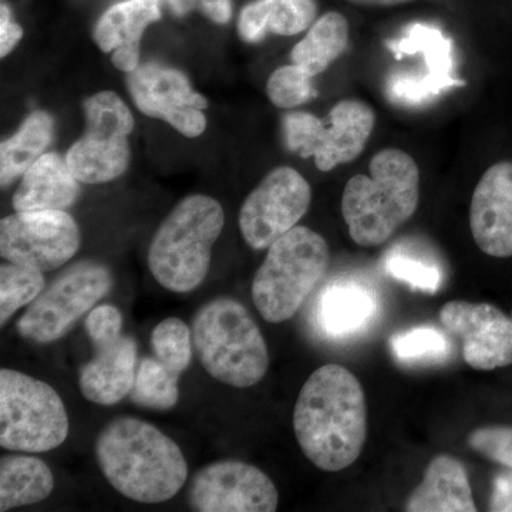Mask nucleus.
<instances>
[{"label": "nucleus", "mask_w": 512, "mask_h": 512, "mask_svg": "<svg viewBox=\"0 0 512 512\" xmlns=\"http://www.w3.org/2000/svg\"><path fill=\"white\" fill-rule=\"evenodd\" d=\"M302 453L320 470H345L367 439V406L359 379L346 367L325 365L309 376L293 410Z\"/></svg>", "instance_id": "1"}, {"label": "nucleus", "mask_w": 512, "mask_h": 512, "mask_svg": "<svg viewBox=\"0 0 512 512\" xmlns=\"http://www.w3.org/2000/svg\"><path fill=\"white\" fill-rule=\"evenodd\" d=\"M94 456L111 487L137 503L171 500L188 477L187 461L177 443L136 417L110 421L94 441Z\"/></svg>", "instance_id": "2"}, {"label": "nucleus", "mask_w": 512, "mask_h": 512, "mask_svg": "<svg viewBox=\"0 0 512 512\" xmlns=\"http://www.w3.org/2000/svg\"><path fill=\"white\" fill-rule=\"evenodd\" d=\"M369 171L350 178L342 197L350 238L366 248L389 241L413 217L420 200L419 165L406 151L380 150Z\"/></svg>", "instance_id": "3"}, {"label": "nucleus", "mask_w": 512, "mask_h": 512, "mask_svg": "<svg viewBox=\"0 0 512 512\" xmlns=\"http://www.w3.org/2000/svg\"><path fill=\"white\" fill-rule=\"evenodd\" d=\"M224 224V208L215 198L197 194L178 202L148 249V268L158 284L177 293L197 289L210 271Z\"/></svg>", "instance_id": "4"}, {"label": "nucleus", "mask_w": 512, "mask_h": 512, "mask_svg": "<svg viewBox=\"0 0 512 512\" xmlns=\"http://www.w3.org/2000/svg\"><path fill=\"white\" fill-rule=\"evenodd\" d=\"M192 343L208 375L228 386L247 389L264 379L268 346L248 309L237 299H212L194 316Z\"/></svg>", "instance_id": "5"}, {"label": "nucleus", "mask_w": 512, "mask_h": 512, "mask_svg": "<svg viewBox=\"0 0 512 512\" xmlns=\"http://www.w3.org/2000/svg\"><path fill=\"white\" fill-rule=\"evenodd\" d=\"M326 239L308 227L292 228L268 248L252 282V299L269 323L295 316L329 266Z\"/></svg>", "instance_id": "6"}, {"label": "nucleus", "mask_w": 512, "mask_h": 512, "mask_svg": "<svg viewBox=\"0 0 512 512\" xmlns=\"http://www.w3.org/2000/svg\"><path fill=\"white\" fill-rule=\"evenodd\" d=\"M69 416L59 393L18 370H0V446L46 453L69 436Z\"/></svg>", "instance_id": "7"}, {"label": "nucleus", "mask_w": 512, "mask_h": 512, "mask_svg": "<svg viewBox=\"0 0 512 512\" xmlns=\"http://www.w3.org/2000/svg\"><path fill=\"white\" fill-rule=\"evenodd\" d=\"M375 124V110L369 104L348 99L336 103L326 120L306 111L285 114L282 133L291 153L315 158L318 170L329 173L363 153Z\"/></svg>", "instance_id": "8"}, {"label": "nucleus", "mask_w": 512, "mask_h": 512, "mask_svg": "<svg viewBox=\"0 0 512 512\" xmlns=\"http://www.w3.org/2000/svg\"><path fill=\"white\" fill-rule=\"evenodd\" d=\"M83 110L86 130L67 151V164L80 183H110L130 165L133 114L114 92L93 94L84 101Z\"/></svg>", "instance_id": "9"}, {"label": "nucleus", "mask_w": 512, "mask_h": 512, "mask_svg": "<svg viewBox=\"0 0 512 512\" xmlns=\"http://www.w3.org/2000/svg\"><path fill=\"white\" fill-rule=\"evenodd\" d=\"M111 288L113 275L106 265L82 261L69 266L30 303L18 322L20 336L36 343L62 339Z\"/></svg>", "instance_id": "10"}, {"label": "nucleus", "mask_w": 512, "mask_h": 512, "mask_svg": "<svg viewBox=\"0 0 512 512\" xmlns=\"http://www.w3.org/2000/svg\"><path fill=\"white\" fill-rule=\"evenodd\" d=\"M82 234L66 211H16L0 222V254L13 264L47 272L79 252Z\"/></svg>", "instance_id": "11"}, {"label": "nucleus", "mask_w": 512, "mask_h": 512, "mask_svg": "<svg viewBox=\"0 0 512 512\" xmlns=\"http://www.w3.org/2000/svg\"><path fill=\"white\" fill-rule=\"evenodd\" d=\"M312 188L292 167H278L265 175L245 198L239 212V229L249 247L268 249L305 217Z\"/></svg>", "instance_id": "12"}, {"label": "nucleus", "mask_w": 512, "mask_h": 512, "mask_svg": "<svg viewBox=\"0 0 512 512\" xmlns=\"http://www.w3.org/2000/svg\"><path fill=\"white\" fill-rule=\"evenodd\" d=\"M127 84L141 113L165 121L184 137H200L207 128L208 100L192 89L180 70L161 63L140 64L128 74Z\"/></svg>", "instance_id": "13"}, {"label": "nucleus", "mask_w": 512, "mask_h": 512, "mask_svg": "<svg viewBox=\"0 0 512 512\" xmlns=\"http://www.w3.org/2000/svg\"><path fill=\"white\" fill-rule=\"evenodd\" d=\"M188 503L198 512H274L279 493L264 471L244 461L225 460L197 471Z\"/></svg>", "instance_id": "14"}, {"label": "nucleus", "mask_w": 512, "mask_h": 512, "mask_svg": "<svg viewBox=\"0 0 512 512\" xmlns=\"http://www.w3.org/2000/svg\"><path fill=\"white\" fill-rule=\"evenodd\" d=\"M439 318L461 340L468 366L490 372L512 365V319L497 306L451 301L440 309Z\"/></svg>", "instance_id": "15"}, {"label": "nucleus", "mask_w": 512, "mask_h": 512, "mask_svg": "<svg viewBox=\"0 0 512 512\" xmlns=\"http://www.w3.org/2000/svg\"><path fill=\"white\" fill-rule=\"evenodd\" d=\"M470 228L484 254L512 256V161L491 165L478 181L471 198Z\"/></svg>", "instance_id": "16"}, {"label": "nucleus", "mask_w": 512, "mask_h": 512, "mask_svg": "<svg viewBox=\"0 0 512 512\" xmlns=\"http://www.w3.org/2000/svg\"><path fill=\"white\" fill-rule=\"evenodd\" d=\"M389 47L397 57L421 53L426 62L424 79L389 97L393 103L420 106L436 99L444 90L463 86L453 74V42L440 29L414 23L404 30L400 39L389 42Z\"/></svg>", "instance_id": "17"}, {"label": "nucleus", "mask_w": 512, "mask_h": 512, "mask_svg": "<svg viewBox=\"0 0 512 512\" xmlns=\"http://www.w3.org/2000/svg\"><path fill=\"white\" fill-rule=\"evenodd\" d=\"M161 19L160 0H124L111 6L97 20L94 42L111 53L120 72L130 74L140 66V45L148 26Z\"/></svg>", "instance_id": "18"}, {"label": "nucleus", "mask_w": 512, "mask_h": 512, "mask_svg": "<svg viewBox=\"0 0 512 512\" xmlns=\"http://www.w3.org/2000/svg\"><path fill=\"white\" fill-rule=\"evenodd\" d=\"M94 356L80 370V390L89 402L113 406L131 393L137 372V343L121 335L93 345Z\"/></svg>", "instance_id": "19"}, {"label": "nucleus", "mask_w": 512, "mask_h": 512, "mask_svg": "<svg viewBox=\"0 0 512 512\" xmlns=\"http://www.w3.org/2000/svg\"><path fill=\"white\" fill-rule=\"evenodd\" d=\"M80 181L66 158L45 153L20 178L13 197L15 211H66L79 197Z\"/></svg>", "instance_id": "20"}, {"label": "nucleus", "mask_w": 512, "mask_h": 512, "mask_svg": "<svg viewBox=\"0 0 512 512\" xmlns=\"http://www.w3.org/2000/svg\"><path fill=\"white\" fill-rule=\"evenodd\" d=\"M409 512H476L466 467L457 458L437 456L431 460L423 481L407 500Z\"/></svg>", "instance_id": "21"}, {"label": "nucleus", "mask_w": 512, "mask_h": 512, "mask_svg": "<svg viewBox=\"0 0 512 512\" xmlns=\"http://www.w3.org/2000/svg\"><path fill=\"white\" fill-rule=\"evenodd\" d=\"M379 308L375 293L356 282H335L323 289L316 306V322L332 338H348L372 323Z\"/></svg>", "instance_id": "22"}, {"label": "nucleus", "mask_w": 512, "mask_h": 512, "mask_svg": "<svg viewBox=\"0 0 512 512\" xmlns=\"http://www.w3.org/2000/svg\"><path fill=\"white\" fill-rule=\"evenodd\" d=\"M316 15V0H254L239 13V37L258 43L268 35L296 36L311 28Z\"/></svg>", "instance_id": "23"}, {"label": "nucleus", "mask_w": 512, "mask_h": 512, "mask_svg": "<svg viewBox=\"0 0 512 512\" xmlns=\"http://www.w3.org/2000/svg\"><path fill=\"white\" fill-rule=\"evenodd\" d=\"M53 488L52 470L40 458L16 454L0 460V511L42 503Z\"/></svg>", "instance_id": "24"}, {"label": "nucleus", "mask_w": 512, "mask_h": 512, "mask_svg": "<svg viewBox=\"0 0 512 512\" xmlns=\"http://www.w3.org/2000/svg\"><path fill=\"white\" fill-rule=\"evenodd\" d=\"M53 117L35 111L23 121L12 137L0 144V183L8 187L46 153L53 140Z\"/></svg>", "instance_id": "25"}, {"label": "nucleus", "mask_w": 512, "mask_h": 512, "mask_svg": "<svg viewBox=\"0 0 512 512\" xmlns=\"http://www.w3.org/2000/svg\"><path fill=\"white\" fill-rule=\"evenodd\" d=\"M349 22L338 12H328L315 20L301 42L293 46L291 60L312 77L335 63L349 46Z\"/></svg>", "instance_id": "26"}, {"label": "nucleus", "mask_w": 512, "mask_h": 512, "mask_svg": "<svg viewBox=\"0 0 512 512\" xmlns=\"http://www.w3.org/2000/svg\"><path fill=\"white\" fill-rule=\"evenodd\" d=\"M180 375L156 356H147L137 367L131 400L137 406L153 410H170L180 399Z\"/></svg>", "instance_id": "27"}, {"label": "nucleus", "mask_w": 512, "mask_h": 512, "mask_svg": "<svg viewBox=\"0 0 512 512\" xmlns=\"http://www.w3.org/2000/svg\"><path fill=\"white\" fill-rule=\"evenodd\" d=\"M45 289L42 271L6 261L0 266V323L6 325L20 308L30 305Z\"/></svg>", "instance_id": "28"}, {"label": "nucleus", "mask_w": 512, "mask_h": 512, "mask_svg": "<svg viewBox=\"0 0 512 512\" xmlns=\"http://www.w3.org/2000/svg\"><path fill=\"white\" fill-rule=\"evenodd\" d=\"M393 356L403 363H436L450 356V342L433 326H419L390 339Z\"/></svg>", "instance_id": "29"}, {"label": "nucleus", "mask_w": 512, "mask_h": 512, "mask_svg": "<svg viewBox=\"0 0 512 512\" xmlns=\"http://www.w3.org/2000/svg\"><path fill=\"white\" fill-rule=\"evenodd\" d=\"M192 346L191 329L178 318L164 319L151 335L154 356L180 376L191 365Z\"/></svg>", "instance_id": "30"}, {"label": "nucleus", "mask_w": 512, "mask_h": 512, "mask_svg": "<svg viewBox=\"0 0 512 512\" xmlns=\"http://www.w3.org/2000/svg\"><path fill=\"white\" fill-rule=\"evenodd\" d=\"M313 79L296 64H286L269 76L266 96L279 109H295L318 97Z\"/></svg>", "instance_id": "31"}, {"label": "nucleus", "mask_w": 512, "mask_h": 512, "mask_svg": "<svg viewBox=\"0 0 512 512\" xmlns=\"http://www.w3.org/2000/svg\"><path fill=\"white\" fill-rule=\"evenodd\" d=\"M384 269L394 279L406 282L416 291L434 293L439 291L443 282L439 266L402 252L387 255Z\"/></svg>", "instance_id": "32"}, {"label": "nucleus", "mask_w": 512, "mask_h": 512, "mask_svg": "<svg viewBox=\"0 0 512 512\" xmlns=\"http://www.w3.org/2000/svg\"><path fill=\"white\" fill-rule=\"evenodd\" d=\"M468 444L484 457L512 468V427H481L470 434Z\"/></svg>", "instance_id": "33"}, {"label": "nucleus", "mask_w": 512, "mask_h": 512, "mask_svg": "<svg viewBox=\"0 0 512 512\" xmlns=\"http://www.w3.org/2000/svg\"><path fill=\"white\" fill-rule=\"evenodd\" d=\"M123 316L113 305H99L90 311L86 319V330L93 345L109 342L123 335Z\"/></svg>", "instance_id": "34"}, {"label": "nucleus", "mask_w": 512, "mask_h": 512, "mask_svg": "<svg viewBox=\"0 0 512 512\" xmlns=\"http://www.w3.org/2000/svg\"><path fill=\"white\" fill-rule=\"evenodd\" d=\"M167 5L174 15L198 12L217 25H227L232 18L231 0H167Z\"/></svg>", "instance_id": "35"}, {"label": "nucleus", "mask_w": 512, "mask_h": 512, "mask_svg": "<svg viewBox=\"0 0 512 512\" xmlns=\"http://www.w3.org/2000/svg\"><path fill=\"white\" fill-rule=\"evenodd\" d=\"M23 37L22 26L13 20L9 6H0V56L6 57L18 46Z\"/></svg>", "instance_id": "36"}, {"label": "nucleus", "mask_w": 512, "mask_h": 512, "mask_svg": "<svg viewBox=\"0 0 512 512\" xmlns=\"http://www.w3.org/2000/svg\"><path fill=\"white\" fill-rule=\"evenodd\" d=\"M490 511L512 512V468L501 471L494 477Z\"/></svg>", "instance_id": "37"}, {"label": "nucleus", "mask_w": 512, "mask_h": 512, "mask_svg": "<svg viewBox=\"0 0 512 512\" xmlns=\"http://www.w3.org/2000/svg\"><path fill=\"white\" fill-rule=\"evenodd\" d=\"M356 6H365V8H390V6L404 5L412 0H346Z\"/></svg>", "instance_id": "38"}]
</instances>
